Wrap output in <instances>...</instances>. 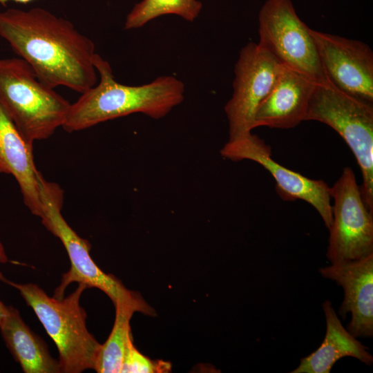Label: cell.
Here are the masks:
<instances>
[{
  "label": "cell",
  "mask_w": 373,
  "mask_h": 373,
  "mask_svg": "<svg viewBox=\"0 0 373 373\" xmlns=\"http://www.w3.org/2000/svg\"><path fill=\"white\" fill-rule=\"evenodd\" d=\"M0 37L49 87L82 93L98 82L93 41L72 22L46 9L0 12Z\"/></svg>",
  "instance_id": "obj_1"
},
{
  "label": "cell",
  "mask_w": 373,
  "mask_h": 373,
  "mask_svg": "<svg viewBox=\"0 0 373 373\" xmlns=\"http://www.w3.org/2000/svg\"><path fill=\"white\" fill-rule=\"evenodd\" d=\"M93 62L98 82L70 104L62 126L68 133L137 113L158 119L184 99V85L173 76H161L149 84L128 86L116 81L110 64L97 53Z\"/></svg>",
  "instance_id": "obj_2"
},
{
  "label": "cell",
  "mask_w": 373,
  "mask_h": 373,
  "mask_svg": "<svg viewBox=\"0 0 373 373\" xmlns=\"http://www.w3.org/2000/svg\"><path fill=\"white\" fill-rule=\"evenodd\" d=\"M0 280L18 289L32 307L59 352L61 372L79 373L95 368L102 344L86 327V313L79 300L87 288L78 283L77 289L64 298L48 296L38 285L17 284L0 273Z\"/></svg>",
  "instance_id": "obj_3"
},
{
  "label": "cell",
  "mask_w": 373,
  "mask_h": 373,
  "mask_svg": "<svg viewBox=\"0 0 373 373\" xmlns=\"http://www.w3.org/2000/svg\"><path fill=\"white\" fill-rule=\"evenodd\" d=\"M0 104L32 144L62 127L70 106L20 57L0 58Z\"/></svg>",
  "instance_id": "obj_4"
},
{
  "label": "cell",
  "mask_w": 373,
  "mask_h": 373,
  "mask_svg": "<svg viewBox=\"0 0 373 373\" xmlns=\"http://www.w3.org/2000/svg\"><path fill=\"white\" fill-rule=\"evenodd\" d=\"M305 120L327 124L346 142L361 171L363 200L373 213V104L341 91L330 82L317 84Z\"/></svg>",
  "instance_id": "obj_5"
},
{
  "label": "cell",
  "mask_w": 373,
  "mask_h": 373,
  "mask_svg": "<svg viewBox=\"0 0 373 373\" xmlns=\"http://www.w3.org/2000/svg\"><path fill=\"white\" fill-rule=\"evenodd\" d=\"M41 222L58 238L64 246L70 261V268L64 274L54 297L63 298L66 288L73 282L82 283L87 288L104 291L113 304L139 298L140 295L126 289L115 276L105 274L90 256L91 245L79 236L61 215L64 191L55 182L47 181L41 173L38 175Z\"/></svg>",
  "instance_id": "obj_6"
},
{
  "label": "cell",
  "mask_w": 373,
  "mask_h": 373,
  "mask_svg": "<svg viewBox=\"0 0 373 373\" xmlns=\"http://www.w3.org/2000/svg\"><path fill=\"white\" fill-rule=\"evenodd\" d=\"M309 29L291 0H266L258 14V44L283 66L325 84L329 81Z\"/></svg>",
  "instance_id": "obj_7"
},
{
  "label": "cell",
  "mask_w": 373,
  "mask_h": 373,
  "mask_svg": "<svg viewBox=\"0 0 373 373\" xmlns=\"http://www.w3.org/2000/svg\"><path fill=\"white\" fill-rule=\"evenodd\" d=\"M332 222L326 253L332 263L373 254V213L367 208L354 171L345 167L331 187Z\"/></svg>",
  "instance_id": "obj_8"
},
{
  "label": "cell",
  "mask_w": 373,
  "mask_h": 373,
  "mask_svg": "<svg viewBox=\"0 0 373 373\" xmlns=\"http://www.w3.org/2000/svg\"><path fill=\"white\" fill-rule=\"evenodd\" d=\"M283 65L258 44L248 43L236 63L231 97L224 106L229 140L251 133L255 113L269 93Z\"/></svg>",
  "instance_id": "obj_9"
},
{
  "label": "cell",
  "mask_w": 373,
  "mask_h": 373,
  "mask_svg": "<svg viewBox=\"0 0 373 373\" xmlns=\"http://www.w3.org/2000/svg\"><path fill=\"white\" fill-rule=\"evenodd\" d=\"M220 155L232 161L248 160L255 162L273 176L276 190L285 201L301 200L310 204L321 216L329 229L332 222L331 187L322 180L310 179L276 162L264 140L251 132L229 140Z\"/></svg>",
  "instance_id": "obj_10"
},
{
  "label": "cell",
  "mask_w": 373,
  "mask_h": 373,
  "mask_svg": "<svg viewBox=\"0 0 373 373\" xmlns=\"http://www.w3.org/2000/svg\"><path fill=\"white\" fill-rule=\"evenodd\" d=\"M329 81L341 91L373 104V51L365 43L309 29Z\"/></svg>",
  "instance_id": "obj_11"
},
{
  "label": "cell",
  "mask_w": 373,
  "mask_h": 373,
  "mask_svg": "<svg viewBox=\"0 0 373 373\" xmlns=\"http://www.w3.org/2000/svg\"><path fill=\"white\" fill-rule=\"evenodd\" d=\"M325 278L341 286L344 298L339 314L352 318L346 329L356 338L373 336V254L358 260L333 263L319 269Z\"/></svg>",
  "instance_id": "obj_12"
},
{
  "label": "cell",
  "mask_w": 373,
  "mask_h": 373,
  "mask_svg": "<svg viewBox=\"0 0 373 373\" xmlns=\"http://www.w3.org/2000/svg\"><path fill=\"white\" fill-rule=\"evenodd\" d=\"M316 85L305 75L283 66L272 89L257 108L254 128L287 129L305 121Z\"/></svg>",
  "instance_id": "obj_13"
},
{
  "label": "cell",
  "mask_w": 373,
  "mask_h": 373,
  "mask_svg": "<svg viewBox=\"0 0 373 373\" xmlns=\"http://www.w3.org/2000/svg\"><path fill=\"white\" fill-rule=\"evenodd\" d=\"M32 144L22 135L0 104V173L15 178L25 205L30 212L41 216L37 171Z\"/></svg>",
  "instance_id": "obj_14"
},
{
  "label": "cell",
  "mask_w": 373,
  "mask_h": 373,
  "mask_svg": "<svg viewBox=\"0 0 373 373\" xmlns=\"http://www.w3.org/2000/svg\"><path fill=\"white\" fill-rule=\"evenodd\" d=\"M322 307L326 322V333L318 348L300 359V365L291 373H329L335 363L345 356L357 358L367 365L373 363L369 348L344 327L330 300Z\"/></svg>",
  "instance_id": "obj_15"
},
{
  "label": "cell",
  "mask_w": 373,
  "mask_h": 373,
  "mask_svg": "<svg viewBox=\"0 0 373 373\" xmlns=\"http://www.w3.org/2000/svg\"><path fill=\"white\" fill-rule=\"evenodd\" d=\"M0 329L7 347L24 372H61L59 361L51 357L46 344L26 325L17 309L9 306Z\"/></svg>",
  "instance_id": "obj_16"
},
{
  "label": "cell",
  "mask_w": 373,
  "mask_h": 373,
  "mask_svg": "<svg viewBox=\"0 0 373 373\" xmlns=\"http://www.w3.org/2000/svg\"><path fill=\"white\" fill-rule=\"evenodd\" d=\"M115 307V319L112 331L106 341L101 345L94 370L98 373L120 372L123 359L132 341L130 321L136 312L153 315V309L142 298L117 302Z\"/></svg>",
  "instance_id": "obj_17"
},
{
  "label": "cell",
  "mask_w": 373,
  "mask_h": 373,
  "mask_svg": "<svg viewBox=\"0 0 373 373\" xmlns=\"http://www.w3.org/2000/svg\"><path fill=\"white\" fill-rule=\"evenodd\" d=\"M202 8V2L198 0H142L136 3L127 15L124 28H139L166 15H178L192 22L198 17Z\"/></svg>",
  "instance_id": "obj_18"
},
{
  "label": "cell",
  "mask_w": 373,
  "mask_h": 373,
  "mask_svg": "<svg viewBox=\"0 0 373 373\" xmlns=\"http://www.w3.org/2000/svg\"><path fill=\"white\" fill-rule=\"evenodd\" d=\"M171 370V364L163 360H153L140 352L133 340L127 347L120 372L164 373Z\"/></svg>",
  "instance_id": "obj_19"
},
{
  "label": "cell",
  "mask_w": 373,
  "mask_h": 373,
  "mask_svg": "<svg viewBox=\"0 0 373 373\" xmlns=\"http://www.w3.org/2000/svg\"><path fill=\"white\" fill-rule=\"evenodd\" d=\"M9 312V306H6L0 300V325L3 320V318L7 316Z\"/></svg>",
  "instance_id": "obj_20"
},
{
  "label": "cell",
  "mask_w": 373,
  "mask_h": 373,
  "mask_svg": "<svg viewBox=\"0 0 373 373\" xmlns=\"http://www.w3.org/2000/svg\"><path fill=\"white\" fill-rule=\"evenodd\" d=\"M8 261V258L5 252L3 245L0 242V262L5 263Z\"/></svg>",
  "instance_id": "obj_21"
},
{
  "label": "cell",
  "mask_w": 373,
  "mask_h": 373,
  "mask_svg": "<svg viewBox=\"0 0 373 373\" xmlns=\"http://www.w3.org/2000/svg\"><path fill=\"white\" fill-rule=\"evenodd\" d=\"M35 0H0V3L2 5H5L6 3L9 1H14L19 3H28Z\"/></svg>",
  "instance_id": "obj_22"
}]
</instances>
